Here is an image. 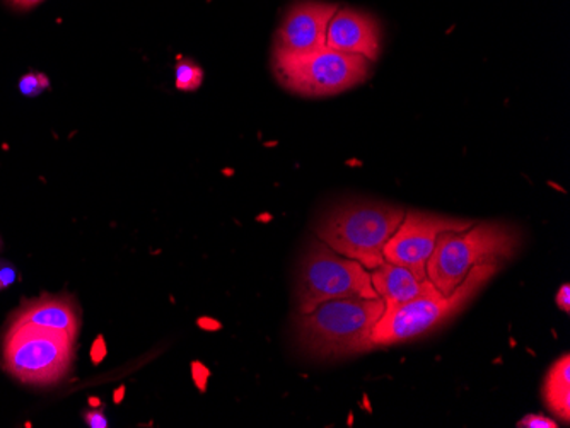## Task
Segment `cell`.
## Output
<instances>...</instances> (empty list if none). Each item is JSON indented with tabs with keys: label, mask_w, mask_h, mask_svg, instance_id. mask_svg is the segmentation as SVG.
<instances>
[{
	"label": "cell",
	"mask_w": 570,
	"mask_h": 428,
	"mask_svg": "<svg viewBox=\"0 0 570 428\" xmlns=\"http://www.w3.org/2000/svg\"><path fill=\"white\" fill-rule=\"evenodd\" d=\"M520 428H557V421L543 417V415H527L523 420L518 421Z\"/></svg>",
	"instance_id": "17"
},
{
	"label": "cell",
	"mask_w": 570,
	"mask_h": 428,
	"mask_svg": "<svg viewBox=\"0 0 570 428\" xmlns=\"http://www.w3.org/2000/svg\"><path fill=\"white\" fill-rule=\"evenodd\" d=\"M371 280L386 308L387 306L405 305L409 300L417 299V297L439 292L431 280L421 279L409 268L390 263V261H384L380 267L371 270Z\"/></svg>",
	"instance_id": "12"
},
{
	"label": "cell",
	"mask_w": 570,
	"mask_h": 428,
	"mask_svg": "<svg viewBox=\"0 0 570 428\" xmlns=\"http://www.w3.org/2000/svg\"><path fill=\"white\" fill-rule=\"evenodd\" d=\"M11 325H33L62 331L76 340L81 330V309L69 296H43L22 306Z\"/></svg>",
	"instance_id": "11"
},
{
	"label": "cell",
	"mask_w": 570,
	"mask_h": 428,
	"mask_svg": "<svg viewBox=\"0 0 570 428\" xmlns=\"http://www.w3.org/2000/svg\"><path fill=\"white\" fill-rule=\"evenodd\" d=\"M472 223L473 220L406 210L395 235L384 246V261L409 268L421 279H428V261L434 251L438 236L444 231H463Z\"/></svg>",
	"instance_id": "8"
},
{
	"label": "cell",
	"mask_w": 570,
	"mask_h": 428,
	"mask_svg": "<svg viewBox=\"0 0 570 428\" xmlns=\"http://www.w3.org/2000/svg\"><path fill=\"white\" fill-rule=\"evenodd\" d=\"M518 248L520 235L505 223L473 222L463 231L441 232L428 261V279L439 292L450 296L472 268L504 265Z\"/></svg>",
	"instance_id": "2"
},
{
	"label": "cell",
	"mask_w": 570,
	"mask_h": 428,
	"mask_svg": "<svg viewBox=\"0 0 570 428\" xmlns=\"http://www.w3.org/2000/svg\"><path fill=\"white\" fill-rule=\"evenodd\" d=\"M501 267L499 263H485L472 268L450 296L434 292L409 300L405 305L387 306L371 334L370 350L405 344L438 330L466 308Z\"/></svg>",
	"instance_id": "3"
},
{
	"label": "cell",
	"mask_w": 570,
	"mask_h": 428,
	"mask_svg": "<svg viewBox=\"0 0 570 428\" xmlns=\"http://www.w3.org/2000/svg\"><path fill=\"white\" fill-rule=\"evenodd\" d=\"M405 212L402 207L380 201H352L328 213L316 236L336 253L371 271L384 263V246L395 235Z\"/></svg>",
	"instance_id": "4"
},
{
	"label": "cell",
	"mask_w": 570,
	"mask_h": 428,
	"mask_svg": "<svg viewBox=\"0 0 570 428\" xmlns=\"http://www.w3.org/2000/svg\"><path fill=\"white\" fill-rule=\"evenodd\" d=\"M8 2H11L14 8L31 9L35 8V6L41 4L43 0H8Z\"/></svg>",
	"instance_id": "20"
},
{
	"label": "cell",
	"mask_w": 570,
	"mask_h": 428,
	"mask_svg": "<svg viewBox=\"0 0 570 428\" xmlns=\"http://www.w3.org/2000/svg\"><path fill=\"white\" fill-rule=\"evenodd\" d=\"M381 297H344L326 300L306 315L297 316L301 347L318 359L357 356L370 351L374 326L384 315Z\"/></svg>",
	"instance_id": "1"
},
{
	"label": "cell",
	"mask_w": 570,
	"mask_h": 428,
	"mask_svg": "<svg viewBox=\"0 0 570 428\" xmlns=\"http://www.w3.org/2000/svg\"><path fill=\"white\" fill-rule=\"evenodd\" d=\"M0 249H2V239H0Z\"/></svg>",
	"instance_id": "21"
},
{
	"label": "cell",
	"mask_w": 570,
	"mask_h": 428,
	"mask_svg": "<svg viewBox=\"0 0 570 428\" xmlns=\"http://www.w3.org/2000/svg\"><path fill=\"white\" fill-rule=\"evenodd\" d=\"M73 344L76 340L62 331L11 325L2 344V367L22 385H57L69 374Z\"/></svg>",
	"instance_id": "6"
},
{
	"label": "cell",
	"mask_w": 570,
	"mask_h": 428,
	"mask_svg": "<svg viewBox=\"0 0 570 428\" xmlns=\"http://www.w3.org/2000/svg\"><path fill=\"white\" fill-rule=\"evenodd\" d=\"M383 30L370 12L338 8L330 19L325 44L336 52L362 57L374 62L380 57Z\"/></svg>",
	"instance_id": "10"
},
{
	"label": "cell",
	"mask_w": 570,
	"mask_h": 428,
	"mask_svg": "<svg viewBox=\"0 0 570 428\" xmlns=\"http://www.w3.org/2000/svg\"><path fill=\"white\" fill-rule=\"evenodd\" d=\"M85 421L91 428H107L108 420L102 414L101 408L99 410H89L88 414H85Z\"/></svg>",
	"instance_id": "18"
},
{
	"label": "cell",
	"mask_w": 570,
	"mask_h": 428,
	"mask_svg": "<svg viewBox=\"0 0 570 428\" xmlns=\"http://www.w3.org/2000/svg\"><path fill=\"white\" fill-rule=\"evenodd\" d=\"M48 86H50V82H48L45 73L28 72L19 81V91L28 98H35V96H40L41 92L47 91Z\"/></svg>",
	"instance_id": "15"
},
{
	"label": "cell",
	"mask_w": 570,
	"mask_h": 428,
	"mask_svg": "<svg viewBox=\"0 0 570 428\" xmlns=\"http://www.w3.org/2000/svg\"><path fill=\"white\" fill-rule=\"evenodd\" d=\"M277 81L304 98H328L366 82L370 60L323 47L303 53H277L272 59Z\"/></svg>",
	"instance_id": "5"
},
{
	"label": "cell",
	"mask_w": 570,
	"mask_h": 428,
	"mask_svg": "<svg viewBox=\"0 0 570 428\" xmlns=\"http://www.w3.org/2000/svg\"><path fill=\"white\" fill-rule=\"evenodd\" d=\"M354 296L380 297L371 271L358 261L336 253L320 239L311 245L297 275V312L306 315L326 300Z\"/></svg>",
	"instance_id": "7"
},
{
	"label": "cell",
	"mask_w": 570,
	"mask_h": 428,
	"mask_svg": "<svg viewBox=\"0 0 570 428\" xmlns=\"http://www.w3.org/2000/svg\"><path fill=\"white\" fill-rule=\"evenodd\" d=\"M18 282V268L9 260H0V290L14 286Z\"/></svg>",
	"instance_id": "16"
},
{
	"label": "cell",
	"mask_w": 570,
	"mask_h": 428,
	"mask_svg": "<svg viewBox=\"0 0 570 428\" xmlns=\"http://www.w3.org/2000/svg\"><path fill=\"white\" fill-rule=\"evenodd\" d=\"M341 8L323 0L297 2L282 18L275 34L274 52L303 53L326 47L330 19Z\"/></svg>",
	"instance_id": "9"
},
{
	"label": "cell",
	"mask_w": 570,
	"mask_h": 428,
	"mask_svg": "<svg viewBox=\"0 0 570 428\" xmlns=\"http://www.w3.org/2000/svg\"><path fill=\"white\" fill-rule=\"evenodd\" d=\"M175 81L179 91H197L204 82V70L194 60H179L175 70Z\"/></svg>",
	"instance_id": "14"
},
{
	"label": "cell",
	"mask_w": 570,
	"mask_h": 428,
	"mask_svg": "<svg viewBox=\"0 0 570 428\" xmlns=\"http://www.w3.org/2000/svg\"><path fill=\"white\" fill-rule=\"evenodd\" d=\"M543 399L547 407L562 418L566 424L570 420V359L560 357L546 377L543 385Z\"/></svg>",
	"instance_id": "13"
},
{
	"label": "cell",
	"mask_w": 570,
	"mask_h": 428,
	"mask_svg": "<svg viewBox=\"0 0 570 428\" xmlns=\"http://www.w3.org/2000/svg\"><path fill=\"white\" fill-rule=\"evenodd\" d=\"M557 308L562 309L563 312L570 311V289L569 286H562L557 292L556 297Z\"/></svg>",
	"instance_id": "19"
}]
</instances>
